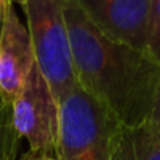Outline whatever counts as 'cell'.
<instances>
[{
    "label": "cell",
    "instance_id": "cell-1",
    "mask_svg": "<svg viewBox=\"0 0 160 160\" xmlns=\"http://www.w3.org/2000/svg\"><path fill=\"white\" fill-rule=\"evenodd\" d=\"M64 18L78 87L129 129L151 119L160 64L107 38L74 0H66Z\"/></svg>",
    "mask_w": 160,
    "mask_h": 160
},
{
    "label": "cell",
    "instance_id": "cell-2",
    "mask_svg": "<svg viewBox=\"0 0 160 160\" xmlns=\"http://www.w3.org/2000/svg\"><path fill=\"white\" fill-rule=\"evenodd\" d=\"M58 160H135L130 129L80 87L58 102Z\"/></svg>",
    "mask_w": 160,
    "mask_h": 160
},
{
    "label": "cell",
    "instance_id": "cell-3",
    "mask_svg": "<svg viewBox=\"0 0 160 160\" xmlns=\"http://www.w3.org/2000/svg\"><path fill=\"white\" fill-rule=\"evenodd\" d=\"M64 3L66 0H25L22 7L36 66L47 80L57 102L78 87L72 64Z\"/></svg>",
    "mask_w": 160,
    "mask_h": 160
},
{
    "label": "cell",
    "instance_id": "cell-4",
    "mask_svg": "<svg viewBox=\"0 0 160 160\" xmlns=\"http://www.w3.org/2000/svg\"><path fill=\"white\" fill-rule=\"evenodd\" d=\"M11 118L16 133L27 140L30 152L57 155L58 102L36 63L11 105Z\"/></svg>",
    "mask_w": 160,
    "mask_h": 160
},
{
    "label": "cell",
    "instance_id": "cell-5",
    "mask_svg": "<svg viewBox=\"0 0 160 160\" xmlns=\"http://www.w3.org/2000/svg\"><path fill=\"white\" fill-rule=\"evenodd\" d=\"M107 38L146 52L151 0H74Z\"/></svg>",
    "mask_w": 160,
    "mask_h": 160
},
{
    "label": "cell",
    "instance_id": "cell-6",
    "mask_svg": "<svg viewBox=\"0 0 160 160\" xmlns=\"http://www.w3.org/2000/svg\"><path fill=\"white\" fill-rule=\"evenodd\" d=\"M35 53L27 27L21 22L13 3L3 10L0 36V99L13 105L35 64Z\"/></svg>",
    "mask_w": 160,
    "mask_h": 160
},
{
    "label": "cell",
    "instance_id": "cell-7",
    "mask_svg": "<svg viewBox=\"0 0 160 160\" xmlns=\"http://www.w3.org/2000/svg\"><path fill=\"white\" fill-rule=\"evenodd\" d=\"M133 158L135 160H160V124L144 121L130 129Z\"/></svg>",
    "mask_w": 160,
    "mask_h": 160
},
{
    "label": "cell",
    "instance_id": "cell-8",
    "mask_svg": "<svg viewBox=\"0 0 160 160\" xmlns=\"http://www.w3.org/2000/svg\"><path fill=\"white\" fill-rule=\"evenodd\" d=\"M19 135L13 126L11 105L0 99V160H16Z\"/></svg>",
    "mask_w": 160,
    "mask_h": 160
},
{
    "label": "cell",
    "instance_id": "cell-9",
    "mask_svg": "<svg viewBox=\"0 0 160 160\" xmlns=\"http://www.w3.org/2000/svg\"><path fill=\"white\" fill-rule=\"evenodd\" d=\"M146 53L160 64V0H151L148 18Z\"/></svg>",
    "mask_w": 160,
    "mask_h": 160
},
{
    "label": "cell",
    "instance_id": "cell-10",
    "mask_svg": "<svg viewBox=\"0 0 160 160\" xmlns=\"http://www.w3.org/2000/svg\"><path fill=\"white\" fill-rule=\"evenodd\" d=\"M151 121H155L160 124V78H158V85L155 91V99H154V107L151 113Z\"/></svg>",
    "mask_w": 160,
    "mask_h": 160
},
{
    "label": "cell",
    "instance_id": "cell-11",
    "mask_svg": "<svg viewBox=\"0 0 160 160\" xmlns=\"http://www.w3.org/2000/svg\"><path fill=\"white\" fill-rule=\"evenodd\" d=\"M19 160H58V157L57 155H46V154H35V152L28 151Z\"/></svg>",
    "mask_w": 160,
    "mask_h": 160
},
{
    "label": "cell",
    "instance_id": "cell-12",
    "mask_svg": "<svg viewBox=\"0 0 160 160\" xmlns=\"http://www.w3.org/2000/svg\"><path fill=\"white\" fill-rule=\"evenodd\" d=\"M2 28H3V10H0V36H2Z\"/></svg>",
    "mask_w": 160,
    "mask_h": 160
},
{
    "label": "cell",
    "instance_id": "cell-13",
    "mask_svg": "<svg viewBox=\"0 0 160 160\" xmlns=\"http://www.w3.org/2000/svg\"><path fill=\"white\" fill-rule=\"evenodd\" d=\"M8 2H11L13 5H14V3H18V5L24 7V3H25V0H8Z\"/></svg>",
    "mask_w": 160,
    "mask_h": 160
},
{
    "label": "cell",
    "instance_id": "cell-14",
    "mask_svg": "<svg viewBox=\"0 0 160 160\" xmlns=\"http://www.w3.org/2000/svg\"><path fill=\"white\" fill-rule=\"evenodd\" d=\"M8 3H10L8 0H0V10H5V7H7Z\"/></svg>",
    "mask_w": 160,
    "mask_h": 160
}]
</instances>
